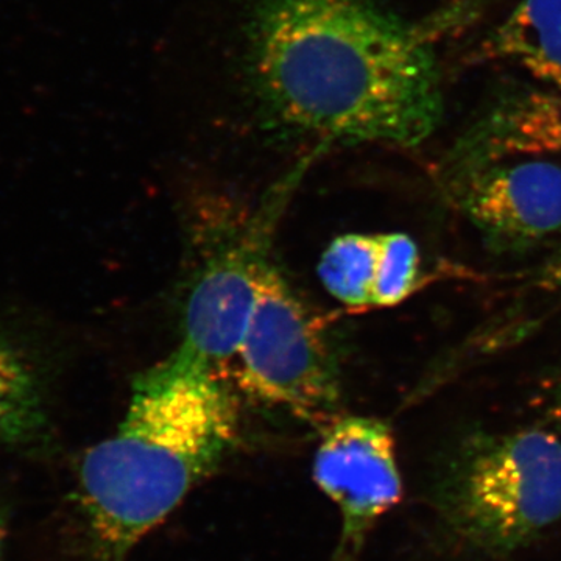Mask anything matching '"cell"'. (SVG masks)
Instances as JSON below:
<instances>
[{"mask_svg":"<svg viewBox=\"0 0 561 561\" xmlns=\"http://www.w3.org/2000/svg\"><path fill=\"white\" fill-rule=\"evenodd\" d=\"M373 0H253L243 79L262 124L321 144L416 147L440 127L435 38Z\"/></svg>","mask_w":561,"mask_h":561,"instance_id":"cell-1","label":"cell"},{"mask_svg":"<svg viewBox=\"0 0 561 561\" xmlns=\"http://www.w3.org/2000/svg\"><path fill=\"white\" fill-rule=\"evenodd\" d=\"M238 437L231 391L186 351L136 376L119 427L80 460L79 500L95 560H127L220 467Z\"/></svg>","mask_w":561,"mask_h":561,"instance_id":"cell-2","label":"cell"},{"mask_svg":"<svg viewBox=\"0 0 561 561\" xmlns=\"http://www.w3.org/2000/svg\"><path fill=\"white\" fill-rule=\"evenodd\" d=\"M434 505L476 552L526 548L561 519V438L535 427L465 435L442 463Z\"/></svg>","mask_w":561,"mask_h":561,"instance_id":"cell-3","label":"cell"},{"mask_svg":"<svg viewBox=\"0 0 561 561\" xmlns=\"http://www.w3.org/2000/svg\"><path fill=\"white\" fill-rule=\"evenodd\" d=\"M238 356L242 387L257 400L311 421L337 408V364L323 328L271 264Z\"/></svg>","mask_w":561,"mask_h":561,"instance_id":"cell-4","label":"cell"},{"mask_svg":"<svg viewBox=\"0 0 561 561\" xmlns=\"http://www.w3.org/2000/svg\"><path fill=\"white\" fill-rule=\"evenodd\" d=\"M313 481L341 513V538L331 561H360L373 527L402 497L389 424L368 416L331 423L317 449Z\"/></svg>","mask_w":561,"mask_h":561,"instance_id":"cell-5","label":"cell"},{"mask_svg":"<svg viewBox=\"0 0 561 561\" xmlns=\"http://www.w3.org/2000/svg\"><path fill=\"white\" fill-rule=\"evenodd\" d=\"M446 195L491 250L516 253L561 238V165L516 158L443 180Z\"/></svg>","mask_w":561,"mask_h":561,"instance_id":"cell-6","label":"cell"},{"mask_svg":"<svg viewBox=\"0 0 561 561\" xmlns=\"http://www.w3.org/2000/svg\"><path fill=\"white\" fill-rule=\"evenodd\" d=\"M271 224L262 217L241 238L220 243L192 284L179 348L213 370L238 356L256 302L257 280L268 264Z\"/></svg>","mask_w":561,"mask_h":561,"instance_id":"cell-7","label":"cell"},{"mask_svg":"<svg viewBox=\"0 0 561 561\" xmlns=\"http://www.w3.org/2000/svg\"><path fill=\"white\" fill-rule=\"evenodd\" d=\"M561 154V92L512 88L476 117L443 162V180L483 165Z\"/></svg>","mask_w":561,"mask_h":561,"instance_id":"cell-8","label":"cell"},{"mask_svg":"<svg viewBox=\"0 0 561 561\" xmlns=\"http://www.w3.org/2000/svg\"><path fill=\"white\" fill-rule=\"evenodd\" d=\"M481 55L513 62L561 92V0H522L483 43Z\"/></svg>","mask_w":561,"mask_h":561,"instance_id":"cell-9","label":"cell"},{"mask_svg":"<svg viewBox=\"0 0 561 561\" xmlns=\"http://www.w3.org/2000/svg\"><path fill=\"white\" fill-rule=\"evenodd\" d=\"M46 391L20 346L0 335V446L25 448L49 434Z\"/></svg>","mask_w":561,"mask_h":561,"instance_id":"cell-10","label":"cell"},{"mask_svg":"<svg viewBox=\"0 0 561 561\" xmlns=\"http://www.w3.org/2000/svg\"><path fill=\"white\" fill-rule=\"evenodd\" d=\"M378 261L379 236H341L321 256V283L332 297L351 308H368L373 306Z\"/></svg>","mask_w":561,"mask_h":561,"instance_id":"cell-11","label":"cell"},{"mask_svg":"<svg viewBox=\"0 0 561 561\" xmlns=\"http://www.w3.org/2000/svg\"><path fill=\"white\" fill-rule=\"evenodd\" d=\"M420 278V251L415 241L402 232L379 234V261L373 306L400 305L411 297Z\"/></svg>","mask_w":561,"mask_h":561,"instance_id":"cell-12","label":"cell"},{"mask_svg":"<svg viewBox=\"0 0 561 561\" xmlns=\"http://www.w3.org/2000/svg\"><path fill=\"white\" fill-rule=\"evenodd\" d=\"M540 402L551 431L561 438V362L549 371L540 387Z\"/></svg>","mask_w":561,"mask_h":561,"instance_id":"cell-13","label":"cell"},{"mask_svg":"<svg viewBox=\"0 0 561 561\" xmlns=\"http://www.w3.org/2000/svg\"><path fill=\"white\" fill-rule=\"evenodd\" d=\"M540 286L561 295V241L546 264L542 265Z\"/></svg>","mask_w":561,"mask_h":561,"instance_id":"cell-14","label":"cell"},{"mask_svg":"<svg viewBox=\"0 0 561 561\" xmlns=\"http://www.w3.org/2000/svg\"><path fill=\"white\" fill-rule=\"evenodd\" d=\"M7 540V515L0 505V561H3V552H5Z\"/></svg>","mask_w":561,"mask_h":561,"instance_id":"cell-15","label":"cell"}]
</instances>
